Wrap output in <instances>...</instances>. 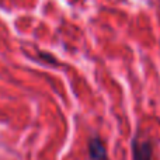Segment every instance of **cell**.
I'll list each match as a JSON object with an SVG mask.
<instances>
[{
  "instance_id": "obj_1",
  "label": "cell",
  "mask_w": 160,
  "mask_h": 160,
  "mask_svg": "<svg viewBox=\"0 0 160 160\" xmlns=\"http://www.w3.org/2000/svg\"><path fill=\"white\" fill-rule=\"evenodd\" d=\"M133 148V159L135 160H152L153 148L149 142L135 141L132 145Z\"/></svg>"
},
{
  "instance_id": "obj_2",
  "label": "cell",
  "mask_w": 160,
  "mask_h": 160,
  "mask_svg": "<svg viewBox=\"0 0 160 160\" xmlns=\"http://www.w3.org/2000/svg\"><path fill=\"white\" fill-rule=\"evenodd\" d=\"M88 153L91 160H107V150L98 138H93L88 143Z\"/></svg>"
}]
</instances>
